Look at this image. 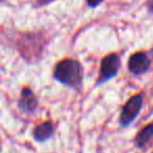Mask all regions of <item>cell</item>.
Here are the masks:
<instances>
[{"label":"cell","mask_w":153,"mask_h":153,"mask_svg":"<svg viewBox=\"0 0 153 153\" xmlns=\"http://www.w3.org/2000/svg\"><path fill=\"white\" fill-rule=\"evenodd\" d=\"M53 79L70 88H79L83 81V67L78 60H61L53 68Z\"/></svg>","instance_id":"cell-1"},{"label":"cell","mask_w":153,"mask_h":153,"mask_svg":"<svg viewBox=\"0 0 153 153\" xmlns=\"http://www.w3.org/2000/svg\"><path fill=\"white\" fill-rule=\"evenodd\" d=\"M143 99H144V94H137L132 96L125 103L119 117V123L121 127H128L137 117L143 106Z\"/></svg>","instance_id":"cell-2"},{"label":"cell","mask_w":153,"mask_h":153,"mask_svg":"<svg viewBox=\"0 0 153 153\" xmlns=\"http://www.w3.org/2000/svg\"><path fill=\"white\" fill-rule=\"evenodd\" d=\"M121 68V58L117 53H109L105 56L101 61L99 78L97 80V85L106 83L107 81L114 78Z\"/></svg>","instance_id":"cell-3"},{"label":"cell","mask_w":153,"mask_h":153,"mask_svg":"<svg viewBox=\"0 0 153 153\" xmlns=\"http://www.w3.org/2000/svg\"><path fill=\"white\" fill-rule=\"evenodd\" d=\"M151 61L144 51H137L130 56L128 60V69L134 76L144 74L150 69Z\"/></svg>","instance_id":"cell-4"},{"label":"cell","mask_w":153,"mask_h":153,"mask_svg":"<svg viewBox=\"0 0 153 153\" xmlns=\"http://www.w3.org/2000/svg\"><path fill=\"white\" fill-rule=\"evenodd\" d=\"M38 100L30 87H23L21 90L20 100L18 101V108L25 114H33L37 110Z\"/></svg>","instance_id":"cell-5"},{"label":"cell","mask_w":153,"mask_h":153,"mask_svg":"<svg viewBox=\"0 0 153 153\" xmlns=\"http://www.w3.org/2000/svg\"><path fill=\"white\" fill-rule=\"evenodd\" d=\"M53 130H55V127H53V124L51 123V121H45L34 128L33 138L37 143L46 142L47 140H49L53 136Z\"/></svg>","instance_id":"cell-6"},{"label":"cell","mask_w":153,"mask_h":153,"mask_svg":"<svg viewBox=\"0 0 153 153\" xmlns=\"http://www.w3.org/2000/svg\"><path fill=\"white\" fill-rule=\"evenodd\" d=\"M153 138V123H150L143 127L140 131L136 133L134 137V145L136 148L142 149Z\"/></svg>","instance_id":"cell-7"},{"label":"cell","mask_w":153,"mask_h":153,"mask_svg":"<svg viewBox=\"0 0 153 153\" xmlns=\"http://www.w3.org/2000/svg\"><path fill=\"white\" fill-rule=\"evenodd\" d=\"M104 0H87V5L91 9H96L98 5H100Z\"/></svg>","instance_id":"cell-8"},{"label":"cell","mask_w":153,"mask_h":153,"mask_svg":"<svg viewBox=\"0 0 153 153\" xmlns=\"http://www.w3.org/2000/svg\"><path fill=\"white\" fill-rule=\"evenodd\" d=\"M146 7H147V10H148L149 13L153 15V0H147Z\"/></svg>","instance_id":"cell-9"},{"label":"cell","mask_w":153,"mask_h":153,"mask_svg":"<svg viewBox=\"0 0 153 153\" xmlns=\"http://www.w3.org/2000/svg\"><path fill=\"white\" fill-rule=\"evenodd\" d=\"M151 53H153V48H152V49H151Z\"/></svg>","instance_id":"cell-10"}]
</instances>
